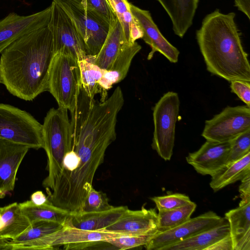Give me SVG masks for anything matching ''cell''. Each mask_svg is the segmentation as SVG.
Returning a JSON list of instances; mask_svg holds the SVG:
<instances>
[{
	"label": "cell",
	"mask_w": 250,
	"mask_h": 250,
	"mask_svg": "<svg viewBox=\"0 0 250 250\" xmlns=\"http://www.w3.org/2000/svg\"><path fill=\"white\" fill-rule=\"evenodd\" d=\"M54 55L53 37L47 26L23 35L1 53L0 83L13 95L33 100L48 91Z\"/></svg>",
	"instance_id": "1"
},
{
	"label": "cell",
	"mask_w": 250,
	"mask_h": 250,
	"mask_svg": "<svg viewBox=\"0 0 250 250\" xmlns=\"http://www.w3.org/2000/svg\"><path fill=\"white\" fill-rule=\"evenodd\" d=\"M235 14H223L218 9L207 15L196 37L207 69L228 82H250L248 55L235 22Z\"/></svg>",
	"instance_id": "2"
},
{
	"label": "cell",
	"mask_w": 250,
	"mask_h": 250,
	"mask_svg": "<svg viewBox=\"0 0 250 250\" xmlns=\"http://www.w3.org/2000/svg\"><path fill=\"white\" fill-rule=\"evenodd\" d=\"M67 109L59 107L51 108L42 125L43 148L47 156L48 175L42 185L47 193L53 189L60 173L63 155L72 141V129Z\"/></svg>",
	"instance_id": "3"
},
{
	"label": "cell",
	"mask_w": 250,
	"mask_h": 250,
	"mask_svg": "<svg viewBox=\"0 0 250 250\" xmlns=\"http://www.w3.org/2000/svg\"><path fill=\"white\" fill-rule=\"evenodd\" d=\"M81 86L78 61L70 55L55 54L49 69L48 91L56 100L59 107L71 111Z\"/></svg>",
	"instance_id": "4"
},
{
	"label": "cell",
	"mask_w": 250,
	"mask_h": 250,
	"mask_svg": "<svg viewBox=\"0 0 250 250\" xmlns=\"http://www.w3.org/2000/svg\"><path fill=\"white\" fill-rule=\"evenodd\" d=\"M0 137L38 149L43 148L42 125L25 110L0 104Z\"/></svg>",
	"instance_id": "5"
},
{
	"label": "cell",
	"mask_w": 250,
	"mask_h": 250,
	"mask_svg": "<svg viewBox=\"0 0 250 250\" xmlns=\"http://www.w3.org/2000/svg\"><path fill=\"white\" fill-rule=\"evenodd\" d=\"M180 109L178 94H164L153 108L154 132L152 148L164 160H170L174 146L175 127Z\"/></svg>",
	"instance_id": "6"
},
{
	"label": "cell",
	"mask_w": 250,
	"mask_h": 250,
	"mask_svg": "<svg viewBox=\"0 0 250 250\" xmlns=\"http://www.w3.org/2000/svg\"><path fill=\"white\" fill-rule=\"evenodd\" d=\"M67 15L83 41L87 56H95L107 35L109 26L86 10L81 0H52Z\"/></svg>",
	"instance_id": "7"
},
{
	"label": "cell",
	"mask_w": 250,
	"mask_h": 250,
	"mask_svg": "<svg viewBox=\"0 0 250 250\" xmlns=\"http://www.w3.org/2000/svg\"><path fill=\"white\" fill-rule=\"evenodd\" d=\"M250 107L227 106L205 122L202 136L208 141L230 142L250 130Z\"/></svg>",
	"instance_id": "8"
},
{
	"label": "cell",
	"mask_w": 250,
	"mask_h": 250,
	"mask_svg": "<svg viewBox=\"0 0 250 250\" xmlns=\"http://www.w3.org/2000/svg\"><path fill=\"white\" fill-rule=\"evenodd\" d=\"M47 26L51 32L54 54L70 55L78 61L85 59L87 54L84 44L71 20L54 1Z\"/></svg>",
	"instance_id": "9"
},
{
	"label": "cell",
	"mask_w": 250,
	"mask_h": 250,
	"mask_svg": "<svg viewBox=\"0 0 250 250\" xmlns=\"http://www.w3.org/2000/svg\"><path fill=\"white\" fill-rule=\"evenodd\" d=\"M227 223L225 218L209 211L170 229L158 231L144 247L147 250H163L199 232Z\"/></svg>",
	"instance_id": "10"
},
{
	"label": "cell",
	"mask_w": 250,
	"mask_h": 250,
	"mask_svg": "<svg viewBox=\"0 0 250 250\" xmlns=\"http://www.w3.org/2000/svg\"><path fill=\"white\" fill-rule=\"evenodd\" d=\"M120 236L123 235L100 230H83L63 225L60 229L21 247L20 250H54L61 246L101 241Z\"/></svg>",
	"instance_id": "11"
},
{
	"label": "cell",
	"mask_w": 250,
	"mask_h": 250,
	"mask_svg": "<svg viewBox=\"0 0 250 250\" xmlns=\"http://www.w3.org/2000/svg\"><path fill=\"white\" fill-rule=\"evenodd\" d=\"M51 5L28 16L12 12L0 21V54L12 43L34 30L47 26L51 17Z\"/></svg>",
	"instance_id": "12"
},
{
	"label": "cell",
	"mask_w": 250,
	"mask_h": 250,
	"mask_svg": "<svg viewBox=\"0 0 250 250\" xmlns=\"http://www.w3.org/2000/svg\"><path fill=\"white\" fill-rule=\"evenodd\" d=\"M230 146V141L207 140L197 151L189 153L186 161L198 173L213 176L227 166Z\"/></svg>",
	"instance_id": "13"
},
{
	"label": "cell",
	"mask_w": 250,
	"mask_h": 250,
	"mask_svg": "<svg viewBox=\"0 0 250 250\" xmlns=\"http://www.w3.org/2000/svg\"><path fill=\"white\" fill-rule=\"evenodd\" d=\"M130 8L142 30L143 35L142 39L151 49L147 56V60H150L154 53L158 52L170 62H177L180 54L179 51L162 34L150 12L131 3H130Z\"/></svg>",
	"instance_id": "14"
},
{
	"label": "cell",
	"mask_w": 250,
	"mask_h": 250,
	"mask_svg": "<svg viewBox=\"0 0 250 250\" xmlns=\"http://www.w3.org/2000/svg\"><path fill=\"white\" fill-rule=\"evenodd\" d=\"M100 230L125 236L155 233L158 231V213L155 208H127L114 223Z\"/></svg>",
	"instance_id": "15"
},
{
	"label": "cell",
	"mask_w": 250,
	"mask_h": 250,
	"mask_svg": "<svg viewBox=\"0 0 250 250\" xmlns=\"http://www.w3.org/2000/svg\"><path fill=\"white\" fill-rule=\"evenodd\" d=\"M29 149L0 137V198L14 190L18 170Z\"/></svg>",
	"instance_id": "16"
},
{
	"label": "cell",
	"mask_w": 250,
	"mask_h": 250,
	"mask_svg": "<svg viewBox=\"0 0 250 250\" xmlns=\"http://www.w3.org/2000/svg\"><path fill=\"white\" fill-rule=\"evenodd\" d=\"M128 208L114 207L104 211L69 213L63 225L86 230H99L114 223Z\"/></svg>",
	"instance_id": "17"
},
{
	"label": "cell",
	"mask_w": 250,
	"mask_h": 250,
	"mask_svg": "<svg viewBox=\"0 0 250 250\" xmlns=\"http://www.w3.org/2000/svg\"><path fill=\"white\" fill-rule=\"evenodd\" d=\"M229 226L233 250H250V203L225 214Z\"/></svg>",
	"instance_id": "18"
},
{
	"label": "cell",
	"mask_w": 250,
	"mask_h": 250,
	"mask_svg": "<svg viewBox=\"0 0 250 250\" xmlns=\"http://www.w3.org/2000/svg\"><path fill=\"white\" fill-rule=\"evenodd\" d=\"M141 48V46L136 42L131 44H127L119 53L109 69L104 70L99 83L102 91L101 102L106 99V91L113 85L125 79L133 59Z\"/></svg>",
	"instance_id": "19"
},
{
	"label": "cell",
	"mask_w": 250,
	"mask_h": 250,
	"mask_svg": "<svg viewBox=\"0 0 250 250\" xmlns=\"http://www.w3.org/2000/svg\"><path fill=\"white\" fill-rule=\"evenodd\" d=\"M169 16L175 34L182 38L192 25L199 0H158Z\"/></svg>",
	"instance_id": "20"
},
{
	"label": "cell",
	"mask_w": 250,
	"mask_h": 250,
	"mask_svg": "<svg viewBox=\"0 0 250 250\" xmlns=\"http://www.w3.org/2000/svg\"><path fill=\"white\" fill-rule=\"evenodd\" d=\"M129 44L125 39L122 26L117 18L110 25L105 40L99 52L95 56L86 58L101 69L108 70L122 50Z\"/></svg>",
	"instance_id": "21"
},
{
	"label": "cell",
	"mask_w": 250,
	"mask_h": 250,
	"mask_svg": "<svg viewBox=\"0 0 250 250\" xmlns=\"http://www.w3.org/2000/svg\"><path fill=\"white\" fill-rule=\"evenodd\" d=\"M0 214L3 223L0 238L5 241L15 238L31 225L17 202L0 207Z\"/></svg>",
	"instance_id": "22"
},
{
	"label": "cell",
	"mask_w": 250,
	"mask_h": 250,
	"mask_svg": "<svg viewBox=\"0 0 250 250\" xmlns=\"http://www.w3.org/2000/svg\"><path fill=\"white\" fill-rule=\"evenodd\" d=\"M229 234V226L227 223L199 232L166 247L163 250H206Z\"/></svg>",
	"instance_id": "23"
},
{
	"label": "cell",
	"mask_w": 250,
	"mask_h": 250,
	"mask_svg": "<svg viewBox=\"0 0 250 250\" xmlns=\"http://www.w3.org/2000/svg\"><path fill=\"white\" fill-rule=\"evenodd\" d=\"M250 174V152L240 159L227 165L211 176L210 187L214 192L241 180Z\"/></svg>",
	"instance_id": "24"
},
{
	"label": "cell",
	"mask_w": 250,
	"mask_h": 250,
	"mask_svg": "<svg viewBox=\"0 0 250 250\" xmlns=\"http://www.w3.org/2000/svg\"><path fill=\"white\" fill-rule=\"evenodd\" d=\"M63 225L50 221H39L31 223V226L15 238L7 240L3 250H20V249L42 237L55 232Z\"/></svg>",
	"instance_id": "25"
},
{
	"label": "cell",
	"mask_w": 250,
	"mask_h": 250,
	"mask_svg": "<svg viewBox=\"0 0 250 250\" xmlns=\"http://www.w3.org/2000/svg\"><path fill=\"white\" fill-rule=\"evenodd\" d=\"M22 213L31 223L39 221L53 222L63 225L69 212L60 208L50 202L42 205H36L31 200L19 204Z\"/></svg>",
	"instance_id": "26"
},
{
	"label": "cell",
	"mask_w": 250,
	"mask_h": 250,
	"mask_svg": "<svg viewBox=\"0 0 250 250\" xmlns=\"http://www.w3.org/2000/svg\"><path fill=\"white\" fill-rule=\"evenodd\" d=\"M120 21L126 41L129 44L142 38L143 33L132 14L127 0H108Z\"/></svg>",
	"instance_id": "27"
},
{
	"label": "cell",
	"mask_w": 250,
	"mask_h": 250,
	"mask_svg": "<svg viewBox=\"0 0 250 250\" xmlns=\"http://www.w3.org/2000/svg\"><path fill=\"white\" fill-rule=\"evenodd\" d=\"M81 72V85L87 95L94 98L96 94L102 91L100 86V81L104 74V70L86 58L78 61Z\"/></svg>",
	"instance_id": "28"
},
{
	"label": "cell",
	"mask_w": 250,
	"mask_h": 250,
	"mask_svg": "<svg viewBox=\"0 0 250 250\" xmlns=\"http://www.w3.org/2000/svg\"><path fill=\"white\" fill-rule=\"evenodd\" d=\"M196 208V204L191 202L182 207L171 210H159L158 231H164L175 228L189 219Z\"/></svg>",
	"instance_id": "29"
},
{
	"label": "cell",
	"mask_w": 250,
	"mask_h": 250,
	"mask_svg": "<svg viewBox=\"0 0 250 250\" xmlns=\"http://www.w3.org/2000/svg\"><path fill=\"white\" fill-rule=\"evenodd\" d=\"M85 8L109 26L117 17L108 0H81Z\"/></svg>",
	"instance_id": "30"
},
{
	"label": "cell",
	"mask_w": 250,
	"mask_h": 250,
	"mask_svg": "<svg viewBox=\"0 0 250 250\" xmlns=\"http://www.w3.org/2000/svg\"><path fill=\"white\" fill-rule=\"evenodd\" d=\"M131 236H120L104 240L121 250L145 246L156 233Z\"/></svg>",
	"instance_id": "31"
},
{
	"label": "cell",
	"mask_w": 250,
	"mask_h": 250,
	"mask_svg": "<svg viewBox=\"0 0 250 250\" xmlns=\"http://www.w3.org/2000/svg\"><path fill=\"white\" fill-rule=\"evenodd\" d=\"M114 206L109 203L106 194L93 187L89 191L81 212L101 211L110 209Z\"/></svg>",
	"instance_id": "32"
},
{
	"label": "cell",
	"mask_w": 250,
	"mask_h": 250,
	"mask_svg": "<svg viewBox=\"0 0 250 250\" xmlns=\"http://www.w3.org/2000/svg\"><path fill=\"white\" fill-rule=\"evenodd\" d=\"M150 199L155 204L158 210L173 209L185 206L191 202L188 196L181 193L155 196Z\"/></svg>",
	"instance_id": "33"
},
{
	"label": "cell",
	"mask_w": 250,
	"mask_h": 250,
	"mask_svg": "<svg viewBox=\"0 0 250 250\" xmlns=\"http://www.w3.org/2000/svg\"><path fill=\"white\" fill-rule=\"evenodd\" d=\"M230 142L227 165L240 159L250 152V130L240 135Z\"/></svg>",
	"instance_id": "34"
},
{
	"label": "cell",
	"mask_w": 250,
	"mask_h": 250,
	"mask_svg": "<svg viewBox=\"0 0 250 250\" xmlns=\"http://www.w3.org/2000/svg\"><path fill=\"white\" fill-rule=\"evenodd\" d=\"M230 83L231 91L235 94L247 106L250 107V82L236 80Z\"/></svg>",
	"instance_id": "35"
},
{
	"label": "cell",
	"mask_w": 250,
	"mask_h": 250,
	"mask_svg": "<svg viewBox=\"0 0 250 250\" xmlns=\"http://www.w3.org/2000/svg\"><path fill=\"white\" fill-rule=\"evenodd\" d=\"M241 184L239 188L241 201L239 206L250 203V174L245 176L241 180Z\"/></svg>",
	"instance_id": "36"
},
{
	"label": "cell",
	"mask_w": 250,
	"mask_h": 250,
	"mask_svg": "<svg viewBox=\"0 0 250 250\" xmlns=\"http://www.w3.org/2000/svg\"><path fill=\"white\" fill-rule=\"evenodd\" d=\"M206 250H233V245L229 233L208 247Z\"/></svg>",
	"instance_id": "37"
},
{
	"label": "cell",
	"mask_w": 250,
	"mask_h": 250,
	"mask_svg": "<svg viewBox=\"0 0 250 250\" xmlns=\"http://www.w3.org/2000/svg\"><path fill=\"white\" fill-rule=\"evenodd\" d=\"M30 200L36 205H42L49 203L50 201L48 197L41 190H38L32 193Z\"/></svg>",
	"instance_id": "38"
},
{
	"label": "cell",
	"mask_w": 250,
	"mask_h": 250,
	"mask_svg": "<svg viewBox=\"0 0 250 250\" xmlns=\"http://www.w3.org/2000/svg\"><path fill=\"white\" fill-rule=\"evenodd\" d=\"M235 5L250 19V0H234Z\"/></svg>",
	"instance_id": "39"
},
{
	"label": "cell",
	"mask_w": 250,
	"mask_h": 250,
	"mask_svg": "<svg viewBox=\"0 0 250 250\" xmlns=\"http://www.w3.org/2000/svg\"><path fill=\"white\" fill-rule=\"evenodd\" d=\"M6 241L0 238V250H3L4 245Z\"/></svg>",
	"instance_id": "40"
},
{
	"label": "cell",
	"mask_w": 250,
	"mask_h": 250,
	"mask_svg": "<svg viewBox=\"0 0 250 250\" xmlns=\"http://www.w3.org/2000/svg\"><path fill=\"white\" fill-rule=\"evenodd\" d=\"M3 227V223L1 218V216L0 214V232L1 231Z\"/></svg>",
	"instance_id": "41"
}]
</instances>
